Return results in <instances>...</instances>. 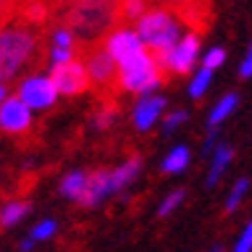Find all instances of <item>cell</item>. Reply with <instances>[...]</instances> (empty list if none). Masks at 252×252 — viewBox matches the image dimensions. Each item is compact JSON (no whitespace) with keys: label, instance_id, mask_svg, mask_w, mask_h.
Returning a JSON list of instances; mask_svg holds the SVG:
<instances>
[{"label":"cell","instance_id":"18","mask_svg":"<svg viewBox=\"0 0 252 252\" xmlns=\"http://www.w3.org/2000/svg\"><path fill=\"white\" fill-rule=\"evenodd\" d=\"M147 13V0H119V18L139 21Z\"/></svg>","mask_w":252,"mask_h":252},{"label":"cell","instance_id":"5","mask_svg":"<svg viewBox=\"0 0 252 252\" xmlns=\"http://www.w3.org/2000/svg\"><path fill=\"white\" fill-rule=\"evenodd\" d=\"M159 72H162V67H159L157 57L144 52L119 67V88L131 90V93H144L159 83Z\"/></svg>","mask_w":252,"mask_h":252},{"label":"cell","instance_id":"21","mask_svg":"<svg viewBox=\"0 0 252 252\" xmlns=\"http://www.w3.org/2000/svg\"><path fill=\"white\" fill-rule=\"evenodd\" d=\"M209 83H211V70L201 67L198 75L193 77V83H190V95H193V98H201V95L206 93V88H209Z\"/></svg>","mask_w":252,"mask_h":252},{"label":"cell","instance_id":"28","mask_svg":"<svg viewBox=\"0 0 252 252\" xmlns=\"http://www.w3.org/2000/svg\"><path fill=\"white\" fill-rule=\"evenodd\" d=\"M8 98H5V85L3 83H0V106H3V103H5Z\"/></svg>","mask_w":252,"mask_h":252},{"label":"cell","instance_id":"15","mask_svg":"<svg viewBox=\"0 0 252 252\" xmlns=\"http://www.w3.org/2000/svg\"><path fill=\"white\" fill-rule=\"evenodd\" d=\"M237 103H239V98L234 95V93H229V95H224L219 103H216L214 106V111L209 113V126L211 129H216V126H219L224 119H229L234 113V108H237Z\"/></svg>","mask_w":252,"mask_h":252},{"label":"cell","instance_id":"6","mask_svg":"<svg viewBox=\"0 0 252 252\" xmlns=\"http://www.w3.org/2000/svg\"><path fill=\"white\" fill-rule=\"evenodd\" d=\"M85 70L90 75V83L100 90L119 88V64L106 52V47H90L85 57Z\"/></svg>","mask_w":252,"mask_h":252},{"label":"cell","instance_id":"24","mask_svg":"<svg viewBox=\"0 0 252 252\" xmlns=\"http://www.w3.org/2000/svg\"><path fill=\"white\" fill-rule=\"evenodd\" d=\"M54 232H57V224L52 219H47V221H41V224H36L31 229V239H33V242H39V239H49Z\"/></svg>","mask_w":252,"mask_h":252},{"label":"cell","instance_id":"13","mask_svg":"<svg viewBox=\"0 0 252 252\" xmlns=\"http://www.w3.org/2000/svg\"><path fill=\"white\" fill-rule=\"evenodd\" d=\"M173 10H178V16L183 18V24L188 26H201V18H203V3L201 0H167Z\"/></svg>","mask_w":252,"mask_h":252},{"label":"cell","instance_id":"9","mask_svg":"<svg viewBox=\"0 0 252 252\" xmlns=\"http://www.w3.org/2000/svg\"><path fill=\"white\" fill-rule=\"evenodd\" d=\"M52 83L57 88V93L62 95H77L90 85V75L85 70L83 62H67V64H60V67H52Z\"/></svg>","mask_w":252,"mask_h":252},{"label":"cell","instance_id":"27","mask_svg":"<svg viewBox=\"0 0 252 252\" xmlns=\"http://www.w3.org/2000/svg\"><path fill=\"white\" fill-rule=\"evenodd\" d=\"M183 121H186V111H175V113H170V116L165 119V131H173L175 126H180Z\"/></svg>","mask_w":252,"mask_h":252},{"label":"cell","instance_id":"11","mask_svg":"<svg viewBox=\"0 0 252 252\" xmlns=\"http://www.w3.org/2000/svg\"><path fill=\"white\" fill-rule=\"evenodd\" d=\"M0 129L5 134H26L31 129V108L21 98H8L0 106Z\"/></svg>","mask_w":252,"mask_h":252},{"label":"cell","instance_id":"16","mask_svg":"<svg viewBox=\"0 0 252 252\" xmlns=\"http://www.w3.org/2000/svg\"><path fill=\"white\" fill-rule=\"evenodd\" d=\"M232 157H234V152H232V147H226V144H221L219 150L214 152V162H211V173H209V180H206V186H216V180L221 178L224 167L232 162Z\"/></svg>","mask_w":252,"mask_h":252},{"label":"cell","instance_id":"19","mask_svg":"<svg viewBox=\"0 0 252 252\" xmlns=\"http://www.w3.org/2000/svg\"><path fill=\"white\" fill-rule=\"evenodd\" d=\"M247 190H250V180H247V178H239L234 186H232V190H229V198H226V203H224V209H226V211H237L239 203L245 201Z\"/></svg>","mask_w":252,"mask_h":252},{"label":"cell","instance_id":"12","mask_svg":"<svg viewBox=\"0 0 252 252\" xmlns=\"http://www.w3.org/2000/svg\"><path fill=\"white\" fill-rule=\"evenodd\" d=\"M162 108H165V100L159 98V95L142 98L139 103H136V108H134V126L139 131H150L152 126H155V121L159 119Z\"/></svg>","mask_w":252,"mask_h":252},{"label":"cell","instance_id":"3","mask_svg":"<svg viewBox=\"0 0 252 252\" xmlns=\"http://www.w3.org/2000/svg\"><path fill=\"white\" fill-rule=\"evenodd\" d=\"M36 52V33L24 24L0 29V83L13 77Z\"/></svg>","mask_w":252,"mask_h":252},{"label":"cell","instance_id":"4","mask_svg":"<svg viewBox=\"0 0 252 252\" xmlns=\"http://www.w3.org/2000/svg\"><path fill=\"white\" fill-rule=\"evenodd\" d=\"M139 173V157H129L124 165L113 167V170H100V173L90 175V183H88V190L85 196L80 198L83 206H95L98 201H103L108 193H116L121 190L126 183H131Z\"/></svg>","mask_w":252,"mask_h":252},{"label":"cell","instance_id":"7","mask_svg":"<svg viewBox=\"0 0 252 252\" xmlns=\"http://www.w3.org/2000/svg\"><path fill=\"white\" fill-rule=\"evenodd\" d=\"M106 52L113 57V62H116L119 67L126 64V62H131L134 57H139L144 54V41L139 39V33L131 31V29H116V31H111L108 36H106Z\"/></svg>","mask_w":252,"mask_h":252},{"label":"cell","instance_id":"2","mask_svg":"<svg viewBox=\"0 0 252 252\" xmlns=\"http://www.w3.org/2000/svg\"><path fill=\"white\" fill-rule=\"evenodd\" d=\"M180 26H183V18L178 16V10L155 8V10H147V13L136 21V33H139V39L155 52V57H162L183 39Z\"/></svg>","mask_w":252,"mask_h":252},{"label":"cell","instance_id":"20","mask_svg":"<svg viewBox=\"0 0 252 252\" xmlns=\"http://www.w3.org/2000/svg\"><path fill=\"white\" fill-rule=\"evenodd\" d=\"M186 165H188V150H186V147H175V150L165 157L162 170H165V173H180Z\"/></svg>","mask_w":252,"mask_h":252},{"label":"cell","instance_id":"25","mask_svg":"<svg viewBox=\"0 0 252 252\" xmlns=\"http://www.w3.org/2000/svg\"><path fill=\"white\" fill-rule=\"evenodd\" d=\"M180 201H183V190H175V193H170V196L162 201V203H159V216H167L170 211H175L178 209V206H180Z\"/></svg>","mask_w":252,"mask_h":252},{"label":"cell","instance_id":"14","mask_svg":"<svg viewBox=\"0 0 252 252\" xmlns=\"http://www.w3.org/2000/svg\"><path fill=\"white\" fill-rule=\"evenodd\" d=\"M88 183H90V178L85 173H70L60 183V190H62V196L80 201V198L85 196V190H88Z\"/></svg>","mask_w":252,"mask_h":252},{"label":"cell","instance_id":"1","mask_svg":"<svg viewBox=\"0 0 252 252\" xmlns=\"http://www.w3.org/2000/svg\"><path fill=\"white\" fill-rule=\"evenodd\" d=\"M116 18L119 0H77L67 16V29L80 41H95Z\"/></svg>","mask_w":252,"mask_h":252},{"label":"cell","instance_id":"17","mask_svg":"<svg viewBox=\"0 0 252 252\" xmlns=\"http://www.w3.org/2000/svg\"><path fill=\"white\" fill-rule=\"evenodd\" d=\"M29 214V203L26 201H10L0 209V226H13L18 224L24 216Z\"/></svg>","mask_w":252,"mask_h":252},{"label":"cell","instance_id":"10","mask_svg":"<svg viewBox=\"0 0 252 252\" xmlns=\"http://www.w3.org/2000/svg\"><path fill=\"white\" fill-rule=\"evenodd\" d=\"M18 98L24 100L29 108L44 111V108H49L52 103H54L57 88H54V83H52V77L31 75V77H26L24 83L18 85Z\"/></svg>","mask_w":252,"mask_h":252},{"label":"cell","instance_id":"23","mask_svg":"<svg viewBox=\"0 0 252 252\" xmlns=\"http://www.w3.org/2000/svg\"><path fill=\"white\" fill-rule=\"evenodd\" d=\"M224 60H226V54H224V49L221 47H214V49H209L206 52V57H203V67L206 70H216V67H221L224 64Z\"/></svg>","mask_w":252,"mask_h":252},{"label":"cell","instance_id":"22","mask_svg":"<svg viewBox=\"0 0 252 252\" xmlns=\"http://www.w3.org/2000/svg\"><path fill=\"white\" fill-rule=\"evenodd\" d=\"M232 252H252V219L245 224L242 234L237 237V242H234Z\"/></svg>","mask_w":252,"mask_h":252},{"label":"cell","instance_id":"26","mask_svg":"<svg viewBox=\"0 0 252 252\" xmlns=\"http://www.w3.org/2000/svg\"><path fill=\"white\" fill-rule=\"evenodd\" d=\"M239 77H245V80L252 77V41H250V47H247V54H245L242 64H239Z\"/></svg>","mask_w":252,"mask_h":252},{"label":"cell","instance_id":"8","mask_svg":"<svg viewBox=\"0 0 252 252\" xmlns=\"http://www.w3.org/2000/svg\"><path fill=\"white\" fill-rule=\"evenodd\" d=\"M196 57H198V33H186V36H183L167 54L157 57V62H159L162 70L183 75V72H188L190 67H193Z\"/></svg>","mask_w":252,"mask_h":252}]
</instances>
